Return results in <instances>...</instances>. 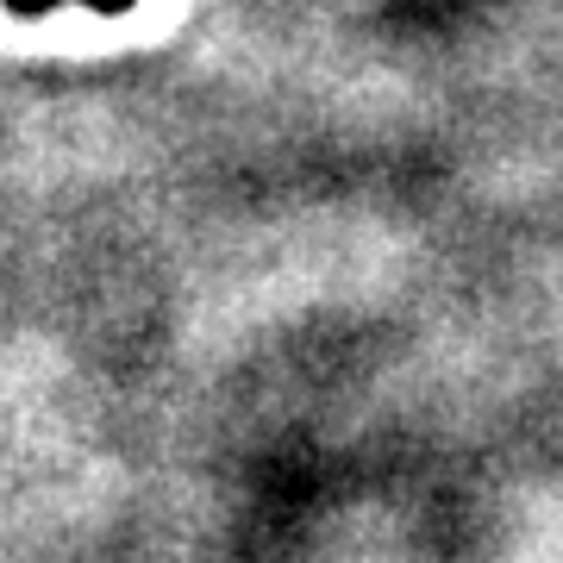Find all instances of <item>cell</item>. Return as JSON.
Returning a JSON list of instances; mask_svg holds the SVG:
<instances>
[{
	"mask_svg": "<svg viewBox=\"0 0 563 563\" xmlns=\"http://www.w3.org/2000/svg\"><path fill=\"white\" fill-rule=\"evenodd\" d=\"M13 7H20V13H38V7H51V0H13Z\"/></svg>",
	"mask_w": 563,
	"mask_h": 563,
	"instance_id": "obj_1",
	"label": "cell"
}]
</instances>
